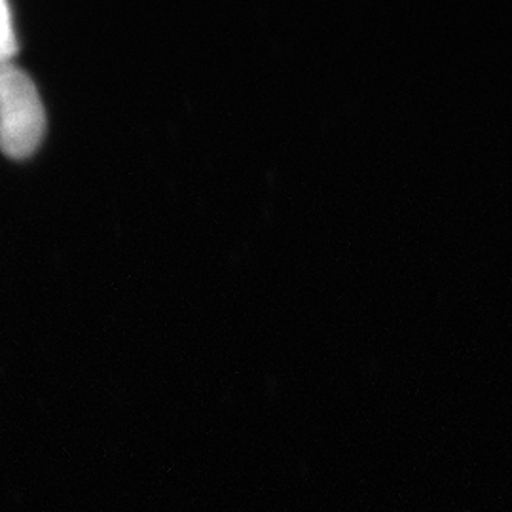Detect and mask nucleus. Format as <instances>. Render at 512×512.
<instances>
[{
    "instance_id": "2",
    "label": "nucleus",
    "mask_w": 512,
    "mask_h": 512,
    "mask_svg": "<svg viewBox=\"0 0 512 512\" xmlns=\"http://www.w3.org/2000/svg\"><path fill=\"white\" fill-rule=\"evenodd\" d=\"M19 44L14 31L10 4L0 0V59H10L18 54Z\"/></svg>"
},
{
    "instance_id": "1",
    "label": "nucleus",
    "mask_w": 512,
    "mask_h": 512,
    "mask_svg": "<svg viewBox=\"0 0 512 512\" xmlns=\"http://www.w3.org/2000/svg\"><path fill=\"white\" fill-rule=\"evenodd\" d=\"M46 133V112L31 76L0 59V148L14 160L29 158Z\"/></svg>"
}]
</instances>
